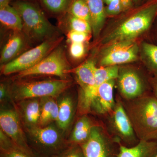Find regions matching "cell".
<instances>
[{
	"instance_id": "52a82bcc",
	"label": "cell",
	"mask_w": 157,
	"mask_h": 157,
	"mask_svg": "<svg viewBox=\"0 0 157 157\" xmlns=\"http://www.w3.org/2000/svg\"><path fill=\"white\" fill-rule=\"evenodd\" d=\"M151 76L142 73L136 68L120 67L116 80L118 95L124 100H134L152 91L150 79Z\"/></svg>"
},
{
	"instance_id": "60d3db41",
	"label": "cell",
	"mask_w": 157,
	"mask_h": 157,
	"mask_svg": "<svg viewBox=\"0 0 157 157\" xmlns=\"http://www.w3.org/2000/svg\"><path fill=\"white\" fill-rule=\"evenodd\" d=\"M1 157H2V156H1Z\"/></svg>"
},
{
	"instance_id": "f546056e",
	"label": "cell",
	"mask_w": 157,
	"mask_h": 157,
	"mask_svg": "<svg viewBox=\"0 0 157 157\" xmlns=\"http://www.w3.org/2000/svg\"><path fill=\"white\" fill-rule=\"evenodd\" d=\"M54 157H84L81 147L79 144H70L67 148Z\"/></svg>"
},
{
	"instance_id": "6da1fadb",
	"label": "cell",
	"mask_w": 157,
	"mask_h": 157,
	"mask_svg": "<svg viewBox=\"0 0 157 157\" xmlns=\"http://www.w3.org/2000/svg\"><path fill=\"white\" fill-rule=\"evenodd\" d=\"M119 15L116 24L102 38L103 45L134 40L148 31L157 18V0H146Z\"/></svg>"
},
{
	"instance_id": "7a4b0ae2",
	"label": "cell",
	"mask_w": 157,
	"mask_h": 157,
	"mask_svg": "<svg viewBox=\"0 0 157 157\" xmlns=\"http://www.w3.org/2000/svg\"><path fill=\"white\" fill-rule=\"evenodd\" d=\"M120 99L139 140H157V99L152 91L134 100Z\"/></svg>"
},
{
	"instance_id": "8992f818",
	"label": "cell",
	"mask_w": 157,
	"mask_h": 157,
	"mask_svg": "<svg viewBox=\"0 0 157 157\" xmlns=\"http://www.w3.org/2000/svg\"><path fill=\"white\" fill-rule=\"evenodd\" d=\"M116 105L111 113L102 119L108 133L117 138L127 147L135 146L140 140L137 138L118 94L115 97Z\"/></svg>"
},
{
	"instance_id": "9a60e30c",
	"label": "cell",
	"mask_w": 157,
	"mask_h": 157,
	"mask_svg": "<svg viewBox=\"0 0 157 157\" xmlns=\"http://www.w3.org/2000/svg\"><path fill=\"white\" fill-rule=\"evenodd\" d=\"M157 155V140H140L132 147L120 144L118 157H156Z\"/></svg>"
},
{
	"instance_id": "5b68a950",
	"label": "cell",
	"mask_w": 157,
	"mask_h": 157,
	"mask_svg": "<svg viewBox=\"0 0 157 157\" xmlns=\"http://www.w3.org/2000/svg\"><path fill=\"white\" fill-rule=\"evenodd\" d=\"M71 84V81L66 79L18 82L11 87V95L17 101L45 97L54 98L64 91Z\"/></svg>"
},
{
	"instance_id": "1f68e13d",
	"label": "cell",
	"mask_w": 157,
	"mask_h": 157,
	"mask_svg": "<svg viewBox=\"0 0 157 157\" xmlns=\"http://www.w3.org/2000/svg\"><path fill=\"white\" fill-rule=\"evenodd\" d=\"M89 34L83 32L70 30L68 32L67 37L71 42L83 43V42L87 41Z\"/></svg>"
},
{
	"instance_id": "ffe728a7",
	"label": "cell",
	"mask_w": 157,
	"mask_h": 157,
	"mask_svg": "<svg viewBox=\"0 0 157 157\" xmlns=\"http://www.w3.org/2000/svg\"><path fill=\"white\" fill-rule=\"evenodd\" d=\"M0 21L3 25L15 33L22 31L21 17L17 10L10 5L0 8Z\"/></svg>"
},
{
	"instance_id": "d4e9b609",
	"label": "cell",
	"mask_w": 157,
	"mask_h": 157,
	"mask_svg": "<svg viewBox=\"0 0 157 157\" xmlns=\"http://www.w3.org/2000/svg\"><path fill=\"white\" fill-rule=\"evenodd\" d=\"M107 16H115L134 7L133 0H104Z\"/></svg>"
},
{
	"instance_id": "d6986e66",
	"label": "cell",
	"mask_w": 157,
	"mask_h": 157,
	"mask_svg": "<svg viewBox=\"0 0 157 157\" xmlns=\"http://www.w3.org/2000/svg\"><path fill=\"white\" fill-rule=\"evenodd\" d=\"M25 43V38L21 33H15L12 35L2 50L0 59L2 65L17 57L24 47Z\"/></svg>"
},
{
	"instance_id": "d590c367",
	"label": "cell",
	"mask_w": 157,
	"mask_h": 157,
	"mask_svg": "<svg viewBox=\"0 0 157 157\" xmlns=\"http://www.w3.org/2000/svg\"><path fill=\"white\" fill-rule=\"evenodd\" d=\"M142 0H133V2L136 4V6H138V5H140L141 3H140V2Z\"/></svg>"
},
{
	"instance_id": "603a6c76",
	"label": "cell",
	"mask_w": 157,
	"mask_h": 157,
	"mask_svg": "<svg viewBox=\"0 0 157 157\" xmlns=\"http://www.w3.org/2000/svg\"><path fill=\"white\" fill-rule=\"evenodd\" d=\"M142 57L147 71L151 76L157 75V45L144 42Z\"/></svg>"
},
{
	"instance_id": "277c9868",
	"label": "cell",
	"mask_w": 157,
	"mask_h": 157,
	"mask_svg": "<svg viewBox=\"0 0 157 157\" xmlns=\"http://www.w3.org/2000/svg\"><path fill=\"white\" fill-rule=\"evenodd\" d=\"M28 143L36 157H54L70 144L54 127L39 126L28 128Z\"/></svg>"
},
{
	"instance_id": "cb8c5ba5",
	"label": "cell",
	"mask_w": 157,
	"mask_h": 157,
	"mask_svg": "<svg viewBox=\"0 0 157 157\" xmlns=\"http://www.w3.org/2000/svg\"><path fill=\"white\" fill-rule=\"evenodd\" d=\"M119 69V66L96 67L95 71V90L96 93L101 84L109 80H116L118 76Z\"/></svg>"
},
{
	"instance_id": "4fadbf2b",
	"label": "cell",
	"mask_w": 157,
	"mask_h": 157,
	"mask_svg": "<svg viewBox=\"0 0 157 157\" xmlns=\"http://www.w3.org/2000/svg\"><path fill=\"white\" fill-rule=\"evenodd\" d=\"M1 130L16 146L28 154L36 157L28 143L27 138L23 132L19 117L14 110H6L0 114Z\"/></svg>"
},
{
	"instance_id": "484cf974",
	"label": "cell",
	"mask_w": 157,
	"mask_h": 157,
	"mask_svg": "<svg viewBox=\"0 0 157 157\" xmlns=\"http://www.w3.org/2000/svg\"><path fill=\"white\" fill-rule=\"evenodd\" d=\"M67 13L90 23V13L85 0H72Z\"/></svg>"
},
{
	"instance_id": "ac0fdd59",
	"label": "cell",
	"mask_w": 157,
	"mask_h": 157,
	"mask_svg": "<svg viewBox=\"0 0 157 157\" xmlns=\"http://www.w3.org/2000/svg\"><path fill=\"white\" fill-rule=\"evenodd\" d=\"M21 114L28 129L37 126L41 115V103L38 98L21 101Z\"/></svg>"
},
{
	"instance_id": "3957f363",
	"label": "cell",
	"mask_w": 157,
	"mask_h": 157,
	"mask_svg": "<svg viewBox=\"0 0 157 157\" xmlns=\"http://www.w3.org/2000/svg\"><path fill=\"white\" fill-rule=\"evenodd\" d=\"M12 6L19 13L22 21V31L29 39L41 41L53 37L54 28L37 4L31 1L17 0Z\"/></svg>"
},
{
	"instance_id": "ab89813d",
	"label": "cell",
	"mask_w": 157,
	"mask_h": 157,
	"mask_svg": "<svg viewBox=\"0 0 157 157\" xmlns=\"http://www.w3.org/2000/svg\"><path fill=\"white\" fill-rule=\"evenodd\" d=\"M156 157H157V155H156Z\"/></svg>"
},
{
	"instance_id": "ba28073f",
	"label": "cell",
	"mask_w": 157,
	"mask_h": 157,
	"mask_svg": "<svg viewBox=\"0 0 157 157\" xmlns=\"http://www.w3.org/2000/svg\"><path fill=\"white\" fill-rule=\"evenodd\" d=\"M120 143L103 124L93 127L87 140L79 145L84 157H118Z\"/></svg>"
},
{
	"instance_id": "30bf717a",
	"label": "cell",
	"mask_w": 157,
	"mask_h": 157,
	"mask_svg": "<svg viewBox=\"0 0 157 157\" xmlns=\"http://www.w3.org/2000/svg\"><path fill=\"white\" fill-rule=\"evenodd\" d=\"M95 63L88 60L77 67L68 70L67 73H73L80 87L78 97V111L80 115L90 112L91 104L96 94L95 90Z\"/></svg>"
},
{
	"instance_id": "8fae6325",
	"label": "cell",
	"mask_w": 157,
	"mask_h": 157,
	"mask_svg": "<svg viewBox=\"0 0 157 157\" xmlns=\"http://www.w3.org/2000/svg\"><path fill=\"white\" fill-rule=\"evenodd\" d=\"M70 68L63 49L57 47L36 65L17 73L15 77L20 78L34 75H46L63 78L67 74Z\"/></svg>"
},
{
	"instance_id": "44dd1931",
	"label": "cell",
	"mask_w": 157,
	"mask_h": 157,
	"mask_svg": "<svg viewBox=\"0 0 157 157\" xmlns=\"http://www.w3.org/2000/svg\"><path fill=\"white\" fill-rule=\"evenodd\" d=\"M54 98L45 97L41 98V115L39 126L45 127L49 123L57 121L59 113V104Z\"/></svg>"
},
{
	"instance_id": "f1b7e54d",
	"label": "cell",
	"mask_w": 157,
	"mask_h": 157,
	"mask_svg": "<svg viewBox=\"0 0 157 157\" xmlns=\"http://www.w3.org/2000/svg\"><path fill=\"white\" fill-rule=\"evenodd\" d=\"M1 156L2 157H35L24 151L11 140L1 145Z\"/></svg>"
},
{
	"instance_id": "4dcf8cb0",
	"label": "cell",
	"mask_w": 157,
	"mask_h": 157,
	"mask_svg": "<svg viewBox=\"0 0 157 157\" xmlns=\"http://www.w3.org/2000/svg\"><path fill=\"white\" fill-rule=\"evenodd\" d=\"M70 53L73 59H81L85 53V48L83 43L71 42L70 47Z\"/></svg>"
},
{
	"instance_id": "4316f807",
	"label": "cell",
	"mask_w": 157,
	"mask_h": 157,
	"mask_svg": "<svg viewBox=\"0 0 157 157\" xmlns=\"http://www.w3.org/2000/svg\"><path fill=\"white\" fill-rule=\"evenodd\" d=\"M72 0H40L42 6L48 12L64 15L67 12Z\"/></svg>"
},
{
	"instance_id": "5bb4252c",
	"label": "cell",
	"mask_w": 157,
	"mask_h": 157,
	"mask_svg": "<svg viewBox=\"0 0 157 157\" xmlns=\"http://www.w3.org/2000/svg\"><path fill=\"white\" fill-rule=\"evenodd\" d=\"M116 80H109L101 84L98 88L91 104L90 112H93L102 119L111 113L116 105L113 89Z\"/></svg>"
},
{
	"instance_id": "e0dca14e",
	"label": "cell",
	"mask_w": 157,
	"mask_h": 157,
	"mask_svg": "<svg viewBox=\"0 0 157 157\" xmlns=\"http://www.w3.org/2000/svg\"><path fill=\"white\" fill-rule=\"evenodd\" d=\"M89 9L91 25L95 39L98 38L107 17L104 0H85Z\"/></svg>"
},
{
	"instance_id": "74e56055",
	"label": "cell",
	"mask_w": 157,
	"mask_h": 157,
	"mask_svg": "<svg viewBox=\"0 0 157 157\" xmlns=\"http://www.w3.org/2000/svg\"><path fill=\"white\" fill-rule=\"evenodd\" d=\"M146 1V0H143V2H144V1Z\"/></svg>"
},
{
	"instance_id": "f35d334b",
	"label": "cell",
	"mask_w": 157,
	"mask_h": 157,
	"mask_svg": "<svg viewBox=\"0 0 157 157\" xmlns=\"http://www.w3.org/2000/svg\"><path fill=\"white\" fill-rule=\"evenodd\" d=\"M156 20L157 21V19H156Z\"/></svg>"
},
{
	"instance_id": "2e32d148",
	"label": "cell",
	"mask_w": 157,
	"mask_h": 157,
	"mask_svg": "<svg viewBox=\"0 0 157 157\" xmlns=\"http://www.w3.org/2000/svg\"><path fill=\"white\" fill-rule=\"evenodd\" d=\"M102 124V121L94 123L87 114L82 115L75 124L68 143L70 144L83 143L89 137L93 127Z\"/></svg>"
},
{
	"instance_id": "836d02e7",
	"label": "cell",
	"mask_w": 157,
	"mask_h": 157,
	"mask_svg": "<svg viewBox=\"0 0 157 157\" xmlns=\"http://www.w3.org/2000/svg\"><path fill=\"white\" fill-rule=\"evenodd\" d=\"M6 94V86L3 84H1L0 86V100L2 101L5 98Z\"/></svg>"
},
{
	"instance_id": "e575fe53",
	"label": "cell",
	"mask_w": 157,
	"mask_h": 157,
	"mask_svg": "<svg viewBox=\"0 0 157 157\" xmlns=\"http://www.w3.org/2000/svg\"><path fill=\"white\" fill-rule=\"evenodd\" d=\"M12 0H0V8L9 5Z\"/></svg>"
},
{
	"instance_id": "9c48e42d",
	"label": "cell",
	"mask_w": 157,
	"mask_h": 157,
	"mask_svg": "<svg viewBox=\"0 0 157 157\" xmlns=\"http://www.w3.org/2000/svg\"><path fill=\"white\" fill-rule=\"evenodd\" d=\"M63 37H52L42 43L27 51L11 61L2 65V74L9 75L18 73L32 68L57 48L63 40Z\"/></svg>"
},
{
	"instance_id": "83f0119b",
	"label": "cell",
	"mask_w": 157,
	"mask_h": 157,
	"mask_svg": "<svg viewBox=\"0 0 157 157\" xmlns=\"http://www.w3.org/2000/svg\"><path fill=\"white\" fill-rule=\"evenodd\" d=\"M70 30L78 31L90 33L92 29L90 23L86 21L77 18L67 12L65 14Z\"/></svg>"
},
{
	"instance_id": "7402d4cb",
	"label": "cell",
	"mask_w": 157,
	"mask_h": 157,
	"mask_svg": "<svg viewBox=\"0 0 157 157\" xmlns=\"http://www.w3.org/2000/svg\"><path fill=\"white\" fill-rule=\"evenodd\" d=\"M74 113V105L72 98L65 97L59 104V113L57 123L60 128L65 130L70 125Z\"/></svg>"
},
{
	"instance_id": "8d00e7d4",
	"label": "cell",
	"mask_w": 157,
	"mask_h": 157,
	"mask_svg": "<svg viewBox=\"0 0 157 157\" xmlns=\"http://www.w3.org/2000/svg\"><path fill=\"white\" fill-rule=\"evenodd\" d=\"M27 1H33V0H27Z\"/></svg>"
},
{
	"instance_id": "7c38bea8",
	"label": "cell",
	"mask_w": 157,
	"mask_h": 157,
	"mask_svg": "<svg viewBox=\"0 0 157 157\" xmlns=\"http://www.w3.org/2000/svg\"><path fill=\"white\" fill-rule=\"evenodd\" d=\"M139 48L134 40L119 41L108 45L100 60L101 67L128 63L136 61Z\"/></svg>"
},
{
	"instance_id": "d6a6232c",
	"label": "cell",
	"mask_w": 157,
	"mask_h": 157,
	"mask_svg": "<svg viewBox=\"0 0 157 157\" xmlns=\"http://www.w3.org/2000/svg\"><path fill=\"white\" fill-rule=\"evenodd\" d=\"M152 91L157 99V75L151 76L150 79Z\"/></svg>"
}]
</instances>
